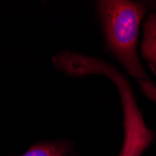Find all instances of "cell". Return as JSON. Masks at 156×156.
Wrapping results in <instances>:
<instances>
[{"instance_id": "obj_2", "label": "cell", "mask_w": 156, "mask_h": 156, "mask_svg": "<svg viewBox=\"0 0 156 156\" xmlns=\"http://www.w3.org/2000/svg\"><path fill=\"white\" fill-rule=\"evenodd\" d=\"M66 71L70 77L104 75L114 82L119 90L123 112V143L118 156H142L153 143L155 133L147 126L131 84L125 76L108 62L77 52L67 56Z\"/></svg>"}, {"instance_id": "obj_4", "label": "cell", "mask_w": 156, "mask_h": 156, "mask_svg": "<svg viewBox=\"0 0 156 156\" xmlns=\"http://www.w3.org/2000/svg\"><path fill=\"white\" fill-rule=\"evenodd\" d=\"M142 41L140 45L141 56L146 60L156 76V11H151L144 19Z\"/></svg>"}, {"instance_id": "obj_5", "label": "cell", "mask_w": 156, "mask_h": 156, "mask_svg": "<svg viewBox=\"0 0 156 156\" xmlns=\"http://www.w3.org/2000/svg\"><path fill=\"white\" fill-rule=\"evenodd\" d=\"M140 90L151 101L156 102V86L153 81L146 82L139 85Z\"/></svg>"}, {"instance_id": "obj_1", "label": "cell", "mask_w": 156, "mask_h": 156, "mask_svg": "<svg viewBox=\"0 0 156 156\" xmlns=\"http://www.w3.org/2000/svg\"><path fill=\"white\" fill-rule=\"evenodd\" d=\"M95 6L107 50L138 85L151 82L137 53L139 30L148 5L130 0H100Z\"/></svg>"}, {"instance_id": "obj_3", "label": "cell", "mask_w": 156, "mask_h": 156, "mask_svg": "<svg viewBox=\"0 0 156 156\" xmlns=\"http://www.w3.org/2000/svg\"><path fill=\"white\" fill-rule=\"evenodd\" d=\"M17 156H80L74 151V142L64 138L51 141H38Z\"/></svg>"}]
</instances>
